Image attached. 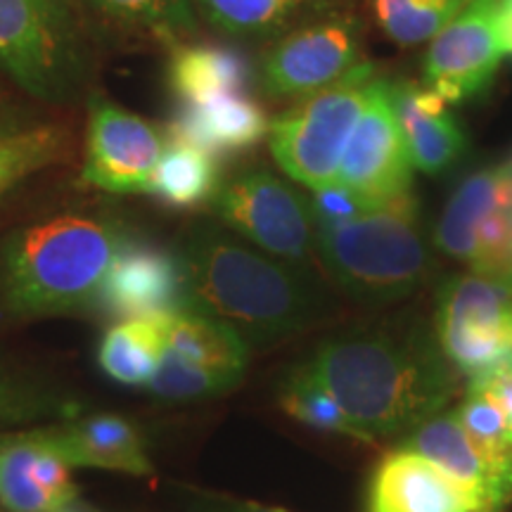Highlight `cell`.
I'll return each instance as SVG.
<instances>
[{
    "instance_id": "6da1fadb",
    "label": "cell",
    "mask_w": 512,
    "mask_h": 512,
    "mask_svg": "<svg viewBox=\"0 0 512 512\" xmlns=\"http://www.w3.org/2000/svg\"><path fill=\"white\" fill-rule=\"evenodd\" d=\"M297 373L332 396L358 441L413 432L456 394V368L420 323L344 332L320 344Z\"/></svg>"
},
{
    "instance_id": "7a4b0ae2",
    "label": "cell",
    "mask_w": 512,
    "mask_h": 512,
    "mask_svg": "<svg viewBox=\"0 0 512 512\" xmlns=\"http://www.w3.org/2000/svg\"><path fill=\"white\" fill-rule=\"evenodd\" d=\"M190 309L228 323L249 347L309 330L328 297L304 266L261 252L216 223H195L176 249Z\"/></svg>"
},
{
    "instance_id": "3957f363",
    "label": "cell",
    "mask_w": 512,
    "mask_h": 512,
    "mask_svg": "<svg viewBox=\"0 0 512 512\" xmlns=\"http://www.w3.org/2000/svg\"><path fill=\"white\" fill-rule=\"evenodd\" d=\"M124 242L114 223L88 216L17 230L3 247L5 309L27 318L93 309Z\"/></svg>"
},
{
    "instance_id": "277c9868",
    "label": "cell",
    "mask_w": 512,
    "mask_h": 512,
    "mask_svg": "<svg viewBox=\"0 0 512 512\" xmlns=\"http://www.w3.org/2000/svg\"><path fill=\"white\" fill-rule=\"evenodd\" d=\"M316 254L332 280L361 304L411 297L432 264L413 192L347 221L318 223Z\"/></svg>"
},
{
    "instance_id": "5b68a950",
    "label": "cell",
    "mask_w": 512,
    "mask_h": 512,
    "mask_svg": "<svg viewBox=\"0 0 512 512\" xmlns=\"http://www.w3.org/2000/svg\"><path fill=\"white\" fill-rule=\"evenodd\" d=\"M380 79L373 64L363 60L344 79L309 95L273 121L268 128L271 155L292 181L311 192L337 183L339 162Z\"/></svg>"
},
{
    "instance_id": "8992f818",
    "label": "cell",
    "mask_w": 512,
    "mask_h": 512,
    "mask_svg": "<svg viewBox=\"0 0 512 512\" xmlns=\"http://www.w3.org/2000/svg\"><path fill=\"white\" fill-rule=\"evenodd\" d=\"M0 69L34 98L72 100L86 53L69 0H0Z\"/></svg>"
},
{
    "instance_id": "52a82bcc",
    "label": "cell",
    "mask_w": 512,
    "mask_h": 512,
    "mask_svg": "<svg viewBox=\"0 0 512 512\" xmlns=\"http://www.w3.org/2000/svg\"><path fill=\"white\" fill-rule=\"evenodd\" d=\"M249 344L223 320L195 309L164 316V349L147 389L162 401H197L226 394L247 370Z\"/></svg>"
},
{
    "instance_id": "ba28073f",
    "label": "cell",
    "mask_w": 512,
    "mask_h": 512,
    "mask_svg": "<svg viewBox=\"0 0 512 512\" xmlns=\"http://www.w3.org/2000/svg\"><path fill=\"white\" fill-rule=\"evenodd\" d=\"M211 202L223 226L275 259L302 266L316 252L309 200L266 166L233 176Z\"/></svg>"
},
{
    "instance_id": "9c48e42d",
    "label": "cell",
    "mask_w": 512,
    "mask_h": 512,
    "mask_svg": "<svg viewBox=\"0 0 512 512\" xmlns=\"http://www.w3.org/2000/svg\"><path fill=\"white\" fill-rule=\"evenodd\" d=\"M434 335L453 368L467 377L512 356V287L486 275H453L437 297Z\"/></svg>"
},
{
    "instance_id": "30bf717a",
    "label": "cell",
    "mask_w": 512,
    "mask_h": 512,
    "mask_svg": "<svg viewBox=\"0 0 512 512\" xmlns=\"http://www.w3.org/2000/svg\"><path fill=\"white\" fill-rule=\"evenodd\" d=\"M501 0H467L425 55V86L448 105L482 95L496 79L505 57L498 36Z\"/></svg>"
},
{
    "instance_id": "8fae6325",
    "label": "cell",
    "mask_w": 512,
    "mask_h": 512,
    "mask_svg": "<svg viewBox=\"0 0 512 512\" xmlns=\"http://www.w3.org/2000/svg\"><path fill=\"white\" fill-rule=\"evenodd\" d=\"M389 86L392 81L384 76L377 81L356 121L337 174V183L373 207L408 195L413 185L411 152L396 121Z\"/></svg>"
},
{
    "instance_id": "7c38bea8",
    "label": "cell",
    "mask_w": 512,
    "mask_h": 512,
    "mask_svg": "<svg viewBox=\"0 0 512 512\" xmlns=\"http://www.w3.org/2000/svg\"><path fill=\"white\" fill-rule=\"evenodd\" d=\"M166 136L155 124L95 95L88 119L83 183L119 192H145L164 155Z\"/></svg>"
},
{
    "instance_id": "4fadbf2b",
    "label": "cell",
    "mask_w": 512,
    "mask_h": 512,
    "mask_svg": "<svg viewBox=\"0 0 512 512\" xmlns=\"http://www.w3.org/2000/svg\"><path fill=\"white\" fill-rule=\"evenodd\" d=\"M363 62L361 38L351 19H325L275 43L264 60L266 93L273 100L309 98Z\"/></svg>"
},
{
    "instance_id": "5bb4252c",
    "label": "cell",
    "mask_w": 512,
    "mask_h": 512,
    "mask_svg": "<svg viewBox=\"0 0 512 512\" xmlns=\"http://www.w3.org/2000/svg\"><path fill=\"white\" fill-rule=\"evenodd\" d=\"M432 460L475 498L482 512H498L512 498V458H494L467 437L456 411L437 413L406 434L403 446Z\"/></svg>"
},
{
    "instance_id": "9a60e30c",
    "label": "cell",
    "mask_w": 512,
    "mask_h": 512,
    "mask_svg": "<svg viewBox=\"0 0 512 512\" xmlns=\"http://www.w3.org/2000/svg\"><path fill=\"white\" fill-rule=\"evenodd\" d=\"M69 467L43 430L0 439V505L8 512H55L76 501Z\"/></svg>"
},
{
    "instance_id": "2e32d148",
    "label": "cell",
    "mask_w": 512,
    "mask_h": 512,
    "mask_svg": "<svg viewBox=\"0 0 512 512\" xmlns=\"http://www.w3.org/2000/svg\"><path fill=\"white\" fill-rule=\"evenodd\" d=\"M100 304L124 318L190 309L178 256L159 247L124 242L107 275Z\"/></svg>"
},
{
    "instance_id": "e0dca14e",
    "label": "cell",
    "mask_w": 512,
    "mask_h": 512,
    "mask_svg": "<svg viewBox=\"0 0 512 512\" xmlns=\"http://www.w3.org/2000/svg\"><path fill=\"white\" fill-rule=\"evenodd\" d=\"M366 512H482L475 498L420 453L399 448L377 463Z\"/></svg>"
},
{
    "instance_id": "ac0fdd59",
    "label": "cell",
    "mask_w": 512,
    "mask_h": 512,
    "mask_svg": "<svg viewBox=\"0 0 512 512\" xmlns=\"http://www.w3.org/2000/svg\"><path fill=\"white\" fill-rule=\"evenodd\" d=\"M389 95L413 169L427 176L451 169L463 157L467 138L460 121L448 112V102L413 81H392Z\"/></svg>"
},
{
    "instance_id": "d6986e66",
    "label": "cell",
    "mask_w": 512,
    "mask_h": 512,
    "mask_svg": "<svg viewBox=\"0 0 512 512\" xmlns=\"http://www.w3.org/2000/svg\"><path fill=\"white\" fill-rule=\"evenodd\" d=\"M46 439L69 467L124 472L133 477L152 475L143 434L121 415H91L46 427Z\"/></svg>"
},
{
    "instance_id": "ffe728a7",
    "label": "cell",
    "mask_w": 512,
    "mask_h": 512,
    "mask_svg": "<svg viewBox=\"0 0 512 512\" xmlns=\"http://www.w3.org/2000/svg\"><path fill=\"white\" fill-rule=\"evenodd\" d=\"M268 128L271 124L264 107L247 93H235L204 102H183L171 121L169 136L219 157L261 143Z\"/></svg>"
},
{
    "instance_id": "44dd1931",
    "label": "cell",
    "mask_w": 512,
    "mask_h": 512,
    "mask_svg": "<svg viewBox=\"0 0 512 512\" xmlns=\"http://www.w3.org/2000/svg\"><path fill=\"white\" fill-rule=\"evenodd\" d=\"M252 67L240 50L216 43L176 46L169 60V86L183 102H204L245 93Z\"/></svg>"
},
{
    "instance_id": "7402d4cb",
    "label": "cell",
    "mask_w": 512,
    "mask_h": 512,
    "mask_svg": "<svg viewBox=\"0 0 512 512\" xmlns=\"http://www.w3.org/2000/svg\"><path fill=\"white\" fill-rule=\"evenodd\" d=\"M164 316L124 318L102 337L98 363L107 377L126 387H150L164 349Z\"/></svg>"
},
{
    "instance_id": "603a6c76",
    "label": "cell",
    "mask_w": 512,
    "mask_h": 512,
    "mask_svg": "<svg viewBox=\"0 0 512 512\" xmlns=\"http://www.w3.org/2000/svg\"><path fill=\"white\" fill-rule=\"evenodd\" d=\"M501 185V166L477 171L458 185L437 223V245L441 252L472 266L477 256L479 228L496 209Z\"/></svg>"
},
{
    "instance_id": "cb8c5ba5",
    "label": "cell",
    "mask_w": 512,
    "mask_h": 512,
    "mask_svg": "<svg viewBox=\"0 0 512 512\" xmlns=\"http://www.w3.org/2000/svg\"><path fill=\"white\" fill-rule=\"evenodd\" d=\"M219 157L209 155L185 140L166 136L164 155L147 183V195H155L171 207L185 209L214 200L219 192Z\"/></svg>"
},
{
    "instance_id": "d4e9b609",
    "label": "cell",
    "mask_w": 512,
    "mask_h": 512,
    "mask_svg": "<svg viewBox=\"0 0 512 512\" xmlns=\"http://www.w3.org/2000/svg\"><path fill=\"white\" fill-rule=\"evenodd\" d=\"M467 0H373L384 34L399 46L432 41L465 8Z\"/></svg>"
},
{
    "instance_id": "484cf974",
    "label": "cell",
    "mask_w": 512,
    "mask_h": 512,
    "mask_svg": "<svg viewBox=\"0 0 512 512\" xmlns=\"http://www.w3.org/2000/svg\"><path fill=\"white\" fill-rule=\"evenodd\" d=\"M88 3L114 22L143 29L174 46L197 29L190 0H88Z\"/></svg>"
},
{
    "instance_id": "4316f807",
    "label": "cell",
    "mask_w": 512,
    "mask_h": 512,
    "mask_svg": "<svg viewBox=\"0 0 512 512\" xmlns=\"http://www.w3.org/2000/svg\"><path fill=\"white\" fill-rule=\"evenodd\" d=\"M207 19L228 34L261 36L285 27L299 10L328 0H200Z\"/></svg>"
},
{
    "instance_id": "83f0119b",
    "label": "cell",
    "mask_w": 512,
    "mask_h": 512,
    "mask_svg": "<svg viewBox=\"0 0 512 512\" xmlns=\"http://www.w3.org/2000/svg\"><path fill=\"white\" fill-rule=\"evenodd\" d=\"M280 406L285 413H290L294 420L304 422V425L313 427V430L330 432V434H344V437L354 439V430H351L347 415L342 408L332 401V396L311 382L309 377L302 373H294L287 377L280 392Z\"/></svg>"
},
{
    "instance_id": "f1b7e54d",
    "label": "cell",
    "mask_w": 512,
    "mask_h": 512,
    "mask_svg": "<svg viewBox=\"0 0 512 512\" xmlns=\"http://www.w3.org/2000/svg\"><path fill=\"white\" fill-rule=\"evenodd\" d=\"M57 150V136L53 131H22L0 133V195L48 162Z\"/></svg>"
},
{
    "instance_id": "f546056e",
    "label": "cell",
    "mask_w": 512,
    "mask_h": 512,
    "mask_svg": "<svg viewBox=\"0 0 512 512\" xmlns=\"http://www.w3.org/2000/svg\"><path fill=\"white\" fill-rule=\"evenodd\" d=\"M62 399L41 384L22 380L0 370V427L27 425V422L60 413Z\"/></svg>"
},
{
    "instance_id": "4dcf8cb0",
    "label": "cell",
    "mask_w": 512,
    "mask_h": 512,
    "mask_svg": "<svg viewBox=\"0 0 512 512\" xmlns=\"http://www.w3.org/2000/svg\"><path fill=\"white\" fill-rule=\"evenodd\" d=\"M470 387L494 403L512 434V370L505 363H498V366L470 377Z\"/></svg>"
},
{
    "instance_id": "1f68e13d",
    "label": "cell",
    "mask_w": 512,
    "mask_h": 512,
    "mask_svg": "<svg viewBox=\"0 0 512 512\" xmlns=\"http://www.w3.org/2000/svg\"><path fill=\"white\" fill-rule=\"evenodd\" d=\"M200 512H290L283 508H271V505L245 503V501H204Z\"/></svg>"
},
{
    "instance_id": "d6a6232c",
    "label": "cell",
    "mask_w": 512,
    "mask_h": 512,
    "mask_svg": "<svg viewBox=\"0 0 512 512\" xmlns=\"http://www.w3.org/2000/svg\"><path fill=\"white\" fill-rule=\"evenodd\" d=\"M498 280H503L505 285L512 287V256H510V261H508V264L503 266V271H501V275H498Z\"/></svg>"
},
{
    "instance_id": "836d02e7",
    "label": "cell",
    "mask_w": 512,
    "mask_h": 512,
    "mask_svg": "<svg viewBox=\"0 0 512 512\" xmlns=\"http://www.w3.org/2000/svg\"><path fill=\"white\" fill-rule=\"evenodd\" d=\"M498 17L512 19V0H501V5H498Z\"/></svg>"
},
{
    "instance_id": "e575fe53",
    "label": "cell",
    "mask_w": 512,
    "mask_h": 512,
    "mask_svg": "<svg viewBox=\"0 0 512 512\" xmlns=\"http://www.w3.org/2000/svg\"><path fill=\"white\" fill-rule=\"evenodd\" d=\"M501 169H503V174H505V176H508V178H510V181H512V157L508 159V162H505V164L501 166Z\"/></svg>"
},
{
    "instance_id": "d590c367",
    "label": "cell",
    "mask_w": 512,
    "mask_h": 512,
    "mask_svg": "<svg viewBox=\"0 0 512 512\" xmlns=\"http://www.w3.org/2000/svg\"><path fill=\"white\" fill-rule=\"evenodd\" d=\"M55 512H88V510H83V508H76V505L72 503V505H67V508H62V510H55Z\"/></svg>"
},
{
    "instance_id": "8d00e7d4",
    "label": "cell",
    "mask_w": 512,
    "mask_h": 512,
    "mask_svg": "<svg viewBox=\"0 0 512 512\" xmlns=\"http://www.w3.org/2000/svg\"><path fill=\"white\" fill-rule=\"evenodd\" d=\"M501 363H505V366H508V368L512 370V356H508V358H505V361H501Z\"/></svg>"
},
{
    "instance_id": "74e56055",
    "label": "cell",
    "mask_w": 512,
    "mask_h": 512,
    "mask_svg": "<svg viewBox=\"0 0 512 512\" xmlns=\"http://www.w3.org/2000/svg\"><path fill=\"white\" fill-rule=\"evenodd\" d=\"M0 439H3V434H0Z\"/></svg>"
}]
</instances>
